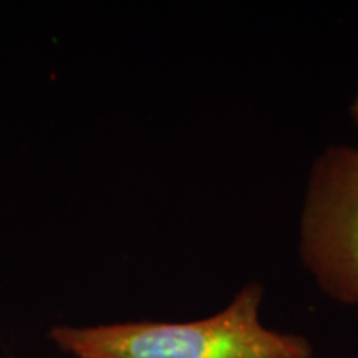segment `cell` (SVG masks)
Segmentation results:
<instances>
[{
  "label": "cell",
  "instance_id": "cell-2",
  "mask_svg": "<svg viewBox=\"0 0 358 358\" xmlns=\"http://www.w3.org/2000/svg\"><path fill=\"white\" fill-rule=\"evenodd\" d=\"M299 259L329 301L358 307V146L330 145L310 164Z\"/></svg>",
  "mask_w": 358,
  "mask_h": 358
},
{
  "label": "cell",
  "instance_id": "cell-3",
  "mask_svg": "<svg viewBox=\"0 0 358 358\" xmlns=\"http://www.w3.org/2000/svg\"><path fill=\"white\" fill-rule=\"evenodd\" d=\"M350 118L353 124H355V128L358 129V90L355 93V96H353V100L350 103Z\"/></svg>",
  "mask_w": 358,
  "mask_h": 358
},
{
  "label": "cell",
  "instance_id": "cell-1",
  "mask_svg": "<svg viewBox=\"0 0 358 358\" xmlns=\"http://www.w3.org/2000/svg\"><path fill=\"white\" fill-rule=\"evenodd\" d=\"M266 287L248 282L231 302L204 319L53 325L47 338L71 358H313L306 335L261 320Z\"/></svg>",
  "mask_w": 358,
  "mask_h": 358
}]
</instances>
